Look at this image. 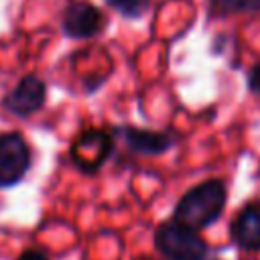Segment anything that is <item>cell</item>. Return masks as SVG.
Here are the masks:
<instances>
[{
	"label": "cell",
	"mask_w": 260,
	"mask_h": 260,
	"mask_svg": "<svg viewBox=\"0 0 260 260\" xmlns=\"http://www.w3.org/2000/svg\"><path fill=\"white\" fill-rule=\"evenodd\" d=\"M110 8H114L124 18H140L148 12L150 0H104Z\"/></svg>",
	"instance_id": "cell-9"
},
{
	"label": "cell",
	"mask_w": 260,
	"mask_h": 260,
	"mask_svg": "<svg viewBox=\"0 0 260 260\" xmlns=\"http://www.w3.org/2000/svg\"><path fill=\"white\" fill-rule=\"evenodd\" d=\"M47 102V83L35 75L28 73L18 79V83L4 95L2 106L18 118H28L35 112H39Z\"/></svg>",
	"instance_id": "cell-5"
},
{
	"label": "cell",
	"mask_w": 260,
	"mask_h": 260,
	"mask_svg": "<svg viewBox=\"0 0 260 260\" xmlns=\"http://www.w3.org/2000/svg\"><path fill=\"white\" fill-rule=\"evenodd\" d=\"M114 136L122 138L126 148L134 154L140 156H158L165 154L173 148L175 140L171 132L162 130H148V128H138V126H116Z\"/></svg>",
	"instance_id": "cell-7"
},
{
	"label": "cell",
	"mask_w": 260,
	"mask_h": 260,
	"mask_svg": "<svg viewBox=\"0 0 260 260\" xmlns=\"http://www.w3.org/2000/svg\"><path fill=\"white\" fill-rule=\"evenodd\" d=\"M32 167V150L20 132L0 134V189L16 187Z\"/></svg>",
	"instance_id": "cell-4"
},
{
	"label": "cell",
	"mask_w": 260,
	"mask_h": 260,
	"mask_svg": "<svg viewBox=\"0 0 260 260\" xmlns=\"http://www.w3.org/2000/svg\"><path fill=\"white\" fill-rule=\"evenodd\" d=\"M205 260H221V258H217V256H211V258H205Z\"/></svg>",
	"instance_id": "cell-13"
},
{
	"label": "cell",
	"mask_w": 260,
	"mask_h": 260,
	"mask_svg": "<svg viewBox=\"0 0 260 260\" xmlns=\"http://www.w3.org/2000/svg\"><path fill=\"white\" fill-rule=\"evenodd\" d=\"M106 26V18L100 8L89 2H71L61 16V28L69 39L83 41L98 37Z\"/></svg>",
	"instance_id": "cell-6"
},
{
	"label": "cell",
	"mask_w": 260,
	"mask_h": 260,
	"mask_svg": "<svg viewBox=\"0 0 260 260\" xmlns=\"http://www.w3.org/2000/svg\"><path fill=\"white\" fill-rule=\"evenodd\" d=\"M228 203V187L221 179H207L187 193L181 195L173 209V219L201 232L203 228L213 225Z\"/></svg>",
	"instance_id": "cell-1"
},
{
	"label": "cell",
	"mask_w": 260,
	"mask_h": 260,
	"mask_svg": "<svg viewBox=\"0 0 260 260\" xmlns=\"http://www.w3.org/2000/svg\"><path fill=\"white\" fill-rule=\"evenodd\" d=\"M246 87L250 93L254 95H260V63L252 65L246 73Z\"/></svg>",
	"instance_id": "cell-11"
},
{
	"label": "cell",
	"mask_w": 260,
	"mask_h": 260,
	"mask_svg": "<svg viewBox=\"0 0 260 260\" xmlns=\"http://www.w3.org/2000/svg\"><path fill=\"white\" fill-rule=\"evenodd\" d=\"M211 8L219 14L260 12V0H211Z\"/></svg>",
	"instance_id": "cell-10"
},
{
	"label": "cell",
	"mask_w": 260,
	"mask_h": 260,
	"mask_svg": "<svg viewBox=\"0 0 260 260\" xmlns=\"http://www.w3.org/2000/svg\"><path fill=\"white\" fill-rule=\"evenodd\" d=\"M230 236L246 252H260V201H248L232 219Z\"/></svg>",
	"instance_id": "cell-8"
},
{
	"label": "cell",
	"mask_w": 260,
	"mask_h": 260,
	"mask_svg": "<svg viewBox=\"0 0 260 260\" xmlns=\"http://www.w3.org/2000/svg\"><path fill=\"white\" fill-rule=\"evenodd\" d=\"M152 242L165 260H205L209 254L201 234L173 217L156 225Z\"/></svg>",
	"instance_id": "cell-2"
},
{
	"label": "cell",
	"mask_w": 260,
	"mask_h": 260,
	"mask_svg": "<svg viewBox=\"0 0 260 260\" xmlns=\"http://www.w3.org/2000/svg\"><path fill=\"white\" fill-rule=\"evenodd\" d=\"M258 177H260V171H258Z\"/></svg>",
	"instance_id": "cell-14"
},
{
	"label": "cell",
	"mask_w": 260,
	"mask_h": 260,
	"mask_svg": "<svg viewBox=\"0 0 260 260\" xmlns=\"http://www.w3.org/2000/svg\"><path fill=\"white\" fill-rule=\"evenodd\" d=\"M114 148H116L114 132H108L104 128H89L83 130L71 142L69 156L75 169H79L85 175H93L110 160Z\"/></svg>",
	"instance_id": "cell-3"
},
{
	"label": "cell",
	"mask_w": 260,
	"mask_h": 260,
	"mask_svg": "<svg viewBox=\"0 0 260 260\" xmlns=\"http://www.w3.org/2000/svg\"><path fill=\"white\" fill-rule=\"evenodd\" d=\"M16 260H49V256L39 248H26V250H22L18 254Z\"/></svg>",
	"instance_id": "cell-12"
}]
</instances>
